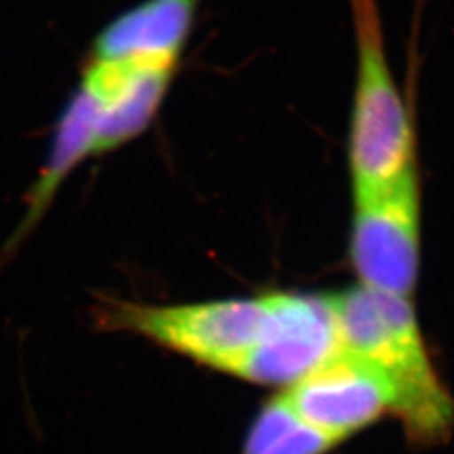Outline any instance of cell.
Instances as JSON below:
<instances>
[{"label": "cell", "instance_id": "7", "mask_svg": "<svg viewBox=\"0 0 454 454\" xmlns=\"http://www.w3.org/2000/svg\"><path fill=\"white\" fill-rule=\"evenodd\" d=\"M180 59L157 56H86L82 80L97 99L95 155L142 135L159 114Z\"/></svg>", "mask_w": 454, "mask_h": 454}, {"label": "cell", "instance_id": "8", "mask_svg": "<svg viewBox=\"0 0 454 454\" xmlns=\"http://www.w3.org/2000/svg\"><path fill=\"white\" fill-rule=\"evenodd\" d=\"M98 105L93 93L78 84L58 120L48 160L41 176L26 195V212L0 251V262L14 256L35 226L41 223L67 176L88 157L95 155Z\"/></svg>", "mask_w": 454, "mask_h": 454}, {"label": "cell", "instance_id": "5", "mask_svg": "<svg viewBox=\"0 0 454 454\" xmlns=\"http://www.w3.org/2000/svg\"><path fill=\"white\" fill-rule=\"evenodd\" d=\"M341 350L330 294H268V322L234 377L285 389Z\"/></svg>", "mask_w": 454, "mask_h": 454}, {"label": "cell", "instance_id": "10", "mask_svg": "<svg viewBox=\"0 0 454 454\" xmlns=\"http://www.w3.org/2000/svg\"><path fill=\"white\" fill-rule=\"evenodd\" d=\"M337 444L303 421L281 394L261 407L239 454H328Z\"/></svg>", "mask_w": 454, "mask_h": 454}, {"label": "cell", "instance_id": "3", "mask_svg": "<svg viewBox=\"0 0 454 454\" xmlns=\"http://www.w3.org/2000/svg\"><path fill=\"white\" fill-rule=\"evenodd\" d=\"M118 328L131 330L184 357L234 373L258 345L268 322V294L172 307L120 305L112 313Z\"/></svg>", "mask_w": 454, "mask_h": 454}, {"label": "cell", "instance_id": "9", "mask_svg": "<svg viewBox=\"0 0 454 454\" xmlns=\"http://www.w3.org/2000/svg\"><path fill=\"white\" fill-rule=\"evenodd\" d=\"M202 0H144L110 20L91 43L90 56H157L180 59L194 31Z\"/></svg>", "mask_w": 454, "mask_h": 454}, {"label": "cell", "instance_id": "4", "mask_svg": "<svg viewBox=\"0 0 454 454\" xmlns=\"http://www.w3.org/2000/svg\"><path fill=\"white\" fill-rule=\"evenodd\" d=\"M350 260L360 285L409 298L421 264V192L418 170L389 191L354 200Z\"/></svg>", "mask_w": 454, "mask_h": 454}, {"label": "cell", "instance_id": "2", "mask_svg": "<svg viewBox=\"0 0 454 454\" xmlns=\"http://www.w3.org/2000/svg\"><path fill=\"white\" fill-rule=\"evenodd\" d=\"M357 51L348 135L354 200L382 194L416 172L412 114L390 73L379 0H348Z\"/></svg>", "mask_w": 454, "mask_h": 454}, {"label": "cell", "instance_id": "6", "mask_svg": "<svg viewBox=\"0 0 454 454\" xmlns=\"http://www.w3.org/2000/svg\"><path fill=\"white\" fill-rule=\"evenodd\" d=\"M293 411L337 446L394 412L389 380L371 362L340 350L281 392Z\"/></svg>", "mask_w": 454, "mask_h": 454}, {"label": "cell", "instance_id": "1", "mask_svg": "<svg viewBox=\"0 0 454 454\" xmlns=\"http://www.w3.org/2000/svg\"><path fill=\"white\" fill-rule=\"evenodd\" d=\"M341 350L365 358L389 380L394 414L418 442L448 438L454 403L426 350L409 298L356 286L330 294Z\"/></svg>", "mask_w": 454, "mask_h": 454}]
</instances>
